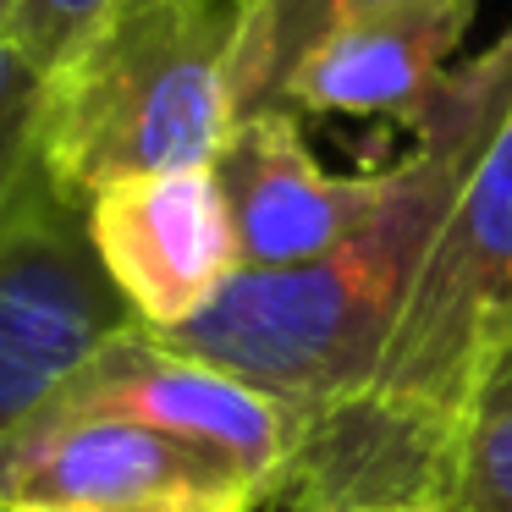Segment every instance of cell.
<instances>
[{"mask_svg": "<svg viewBox=\"0 0 512 512\" xmlns=\"http://www.w3.org/2000/svg\"><path fill=\"white\" fill-rule=\"evenodd\" d=\"M512 105V28L452 72L441 111L391 160L386 204L347 243L309 265L237 270L188 325L155 331L182 353L298 402L314 419L353 408L375 386L430 243L474 160Z\"/></svg>", "mask_w": 512, "mask_h": 512, "instance_id": "6da1fadb", "label": "cell"}, {"mask_svg": "<svg viewBox=\"0 0 512 512\" xmlns=\"http://www.w3.org/2000/svg\"><path fill=\"white\" fill-rule=\"evenodd\" d=\"M89 243L138 325L177 331L243 270L215 166L111 182L89 199Z\"/></svg>", "mask_w": 512, "mask_h": 512, "instance_id": "52a82bcc", "label": "cell"}, {"mask_svg": "<svg viewBox=\"0 0 512 512\" xmlns=\"http://www.w3.org/2000/svg\"><path fill=\"white\" fill-rule=\"evenodd\" d=\"M39 100H45V72L0 34V226L17 210L23 188L45 166L39 149Z\"/></svg>", "mask_w": 512, "mask_h": 512, "instance_id": "7c38bea8", "label": "cell"}, {"mask_svg": "<svg viewBox=\"0 0 512 512\" xmlns=\"http://www.w3.org/2000/svg\"><path fill=\"white\" fill-rule=\"evenodd\" d=\"M248 0H105L45 72L39 149L83 204L155 171L215 166L237 122Z\"/></svg>", "mask_w": 512, "mask_h": 512, "instance_id": "3957f363", "label": "cell"}, {"mask_svg": "<svg viewBox=\"0 0 512 512\" xmlns=\"http://www.w3.org/2000/svg\"><path fill=\"white\" fill-rule=\"evenodd\" d=\"M441 512H512V347L479 369L435 474Z\"/></svg>", "mask_w": 512, "mask_h": 512, "instance_id": "8fae6325", "label": "cell"}, {"mask_svg": "<svg viewBox=\"0 0 512 512\" xmlns=\"http://www.w3.org/2000/svg\"><path fill=\"white\" fill-rule=\"evenodd\" d=\"M100 6L105 0H17V17H12V34L6 39H12L39 72H50L72 45H78V34L94 23Z\"/></svg>", "mask_w": 512, "mask_h": 512, "instance_id": "4fadbf2b", "label": "cell"}, {"mask_svg": "<svg viewBox=\"0 0 512 512\" xmlns=\"http://www.w3.org/2000/svg\"><path fill=\"white\" fill-rule=\"evenodd\" d=\"M479 6H402L336 28L292 67L276 111L353 116V122H397L413 138L424 133L452 89V61L474 28Z\"/></svg>", "mask_w": 512, "mask_h": 512, "instance_id": "9c48e42d", "label": "cell"}, {"mask_svg": "<svg viewBox=\"0 0 512 512\" xmlns=\"http://www.w3.org/2000/svg\"><path fill=\"white\" fill-rule=\"evenodd\" d=\"M12 17H17V0H0V34H12Z\"/></svg>", "mask_w": 512, "mask_h": 512, "instance_id": "9a60e30c", "label": "cell"}, {"mask_svg": "<svg viewBox=\"0 0 512 512\" xmlns=\"http://www.w3.org/2000/svg\"><path fill=\"white\" fill-rule=\"evenodd\" d=\"M402 6H446V0H248L243 45H237V116L270 111L292 67L336 28ZM457 6H479V0H457Z\"/></svg>", "mask_w": 512, "mask_h": 512, "instance_id": "30bf717a", "label": "cell"}, {"mask_svg": "<svg viewBox=\"0 0 512 512\" xmlns=\"http://www.w3.org/2000/svg\"><path fill=\"white\" fill-rule=\"evenodd\" d=\"M270 485L111 413H39L0 446V512H259Z\"/></svg>", "mask_w": 512, "mask_h": 512, "instance_id": "5b68a950", "label": "cell"}, {"mask_svg": "<svg viewBox=\"0 0 512 512\" xmlns=\"http://www.w3.org/2000/svg\"><path fill=\"white\" fill-rule=\"evenodd\" d=\"M259 512H441V507H430V501H353V507H276V501H265Z\"/></svg>", "mask_w": 512, "mask_h": 512, "instance_id": "5bb4252c", "label": "cell"}, {"mask_svg": "<svg viewBox=\"0 0 512 512\" xmlns=\"http://www.w3.org/2000/svg\"><path fill=\"white\" fill-rule=\"evenodd\" d=\"M122 325H133V309L100 270L89 204L39 166L0 226V446Z\"/></svg>", "mask_w": 512, "mask_h": 512, "instance_id": "277c9868", "label": "cell"}, {"mask_svg": "<svg viewBox=\"0 0 512 512\" xmlns=\"http://www.w3.org/2000/svg\"><path fill=\"white\" fill-rule=\"evenodd\" d=\"M512 347V105L430 243L375 386L314 424L276 507L430 501L479 369Z\"/></svg>", "mask_w": 512, "mask_h": 512, "instance_id": "7a4b0ae2", "label": "cell"}, {"mask_svg": "<svg viewBox=\"0 0 512 512\" xmlns=\"http://www.w3.org/2000/svg\"><path fill=\"white\" fill-rule=\"evenodd\" d=\"M215 182L232 210L243 270H281L347 243L386 204L391 166L336 177L309 149L298 116L270 105L232 122L215 155Z\"/></svg>", "mask_w": 512, "mask_h": 512, "instance_id": "ba28073f", "label": "cell"}, {"mask_svg": "<svg viewBox=\"0 0 512 512\" xmlns=\"http://www.w3.org/2000/svg\"><path fill=\"white\" fill-rule=\"evenodd\" d=\"M45 413L133 419L144 430H160L171 441H188L199 452L237 463L259 485H270V496H276V485L287 479V468L298 463V452L309 446L314 424H320L298 402H281L270 391L248 386L232 369L204 364V358L160 342L138 320L105 336Z\"/></svg>", "mask_w": 512, "mask_h": 512, "instance_id": "8992f818", "label": "cell"}]
</instances>
